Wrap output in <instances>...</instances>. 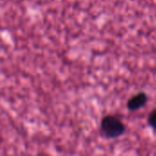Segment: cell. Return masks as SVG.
Returning <instances> with one entry per match:
<instances>
[{"mask_svg":"<svg viewBox=\"0 0 156 156\" xmlns=\"http://www.w3.org/2000/svg\"><path fill=\"white\" fill-rule=\"evenodd\" d=\"M101 129L102 133L109 139L118 138L125 133L124 123L116 116L107 115L102 118L101 122Z\"/></svg>","mask_w":156,"mask_h":156,"instance_id":"obj_1","label":"cell"},{"mask_svg":"<svg viewBox=\"0 0 156 156\" xmlns=\"http://www.w3.org/2000/svg\"><path fill=\"white\" fill-rule=\"evenodd\" d=\"M148 101V96L145 92H139L135 95H133L127 102V108L131 112L138 111L144 106Z\"/></svg>","mask_w":156,"mask_h":156,"instance_id":"obj_2","label":"cell"},{"mask_svg":"<svg viewBox=\"0 0 156 156\" xmlns=\"http://www.w3.org/2000/svg\"><path fill=\"white\" fill-rule=\"evenodd\" d=\"M148 123L149 125L156 131V109L153 110L148 117Z\"/></svg>","mask_w":156,"mask_h":156,"instance_id":"obj_3","label":"cell"}]
</instances>
